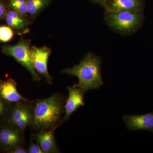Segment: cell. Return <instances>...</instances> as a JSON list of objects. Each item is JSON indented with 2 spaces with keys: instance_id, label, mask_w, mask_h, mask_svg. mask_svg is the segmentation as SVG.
I'll return each mask as SVG.
<instances>
[{
  "instance_id": "1",
  "label": "cell",
  "mask_w": 153,
  "mask_h": 153,
  "mask_svg": "<svg viewBox=\"0 0 153 153\" xmlns=\"http://www.w3.org/2000/svg\"><path fill=\"white\" fill-rule=\"evenodd\" d=\"M66 97L55 94L49 97L33 101V117L31 127L37 132L47 131L63 123Z\"/></svg>"
},
{
  "instance_id": "2",
  "label": "cell",
  "mask_w": 153,
  "mask_h": 153,
  "mask_svg": "<svg viewBox=\"0 0 153 153\" xmlns=\"http://www.w3.org/2000/svg\"><path fill=\"white\" fill-rule=\"evenodd\" d=\"M100 64V57L89 52L78 65L72 68H66L62 72L76 76L79 79L77 85L85 93L89 90L98 89L103 84Z\"/></svg>"
},
{
  "instance_id": "3",
  "label": "cell",
  "mask_w": 153,
  "mask_h": 153,
  "mask_svg": "<svg viewBox=\"0 0 153 153\" xmlns=\"http://www.w3.org/2000/svg\"><path fill=\"white\" fill-rule=\"evenodd\" d=\"M104 19L108 26L115 32L128 35L139 29L144 16L142 12H105Z\"/></svg>"
},
{
  "instance_id": "4",
  "label": "cell",
  "mask_w": 153,
  "mask_h": 153,
  "mask_svg": "<svg viewBox=\"0 0 153 153\" xmlns=\"http://www.w3.org/2000/svg\"><path fill=\"white\" fill-rule=\"evenodd\" d=\"M31 41L21 38L15 45H4L2 46V52L7 56L13 57L18 63L30 72L34 81H40L41 77L36 71L30 57Z\"/></svg>"
},
{
  "instance_id": "5",
  "label": "cell",
  "mask_w": 153,
  "mask_h": 153,
  "mask_svg": "<svg viewBox=\"0 0 153 153\" xmlns=\"http://www.w3.org/2000/svg\"><path fill=\"white\" fill-rule=\"evenodd\" d=\"M33 117V101L19 102L12 104L7 122L25 131L31 126Z\"/></svg>"
},
{
  "instance_id": "6",
  "label": "cell",
  "mask_w": 153,
  "mask_h": 153,
  "mask_svg": "<svg viewBox=\"0 0 153 153\" xmlns=\"http://www.w3.org/2000/svg\"><path fill=\"white\" fill-rule=\"evenodd\" d=\"M24 131L10 123L0 126V149L10 153L14 148L24 145Z\"/></svg>"
},
{
  "instance_id": "7",
  "label": "cell",
  "mask_w": 153,
  "mask_h": 153,
  "mask_svg": "<svg viewBox=\"0 0 153 153\" xmlns=\"http://www.w3.org/2000/svg\"><path fill=\"white\" fill-rule=\"evenodd\" d=\"M52 52L49 47L33 46L30 49V57L34 68L38 74L45 77L47 82L52 84V77L48 71V60Z\"/></svg>"
},
{
  "instance_id": "8",
  "label": "cell",
  "mask_w": 153,
  "mask_h": 153,
  "mask_svg": "<svg viewBox=\"0 0 153 153\" xmlns=\"http://www.w3.org/2000/svg\"><path fill=\"white\" fill-rule=\"evenodd\" d=\"M69 95L64 106L65 116L63 122L69 119L73 112L76 111L79 107L83 106L84 103V93L78 87L77 84H74L71 86L67 87Z\"/></svg>"
},
{
  "instance_id": "9",
  "label": "cell",
  "mask_w": 153,
  "mask_h": 153,
  "mask_svg": "<svg viewBox=\"0 0 153 153\" xmlns=\"http://www.w3.org/2000/svg\"><path fill=\"white\" fill-rule=\"evenodd\" d=\"M123 119L129 130H147L153 133V112L124 116Z\"/></svg>"
},
{
  "instance_id": "10",
  "label": "cell",
  "mask_w": 153,
  "mask_h": 153,
  "mask_svg": "<svg viewBox=\"0 0 153 153\" xmlns=\"http://www.w3.org/2000/svg\"><path fill=\"white\" fill-rule=\"evenodd\" d=\"M4 19L8 26L19 36L25 35L30 32V21L27 17L17 11L8 9Z\"/></svg>"
},
{
  "instance_id": "11",
  "label": "cell",
  "mask_w": 153,
  "mask_h": 153,
  "mask_svg": "<svg viewBox=\"0 0 153 153\" xmlns=\"http://www.w3.org/2000/svg\"><path fill=\"white\" fill-rule=\"evenodd\" d=\"M103 7L105 12H142V0H106Z\"/></svg>"
},
{
  "instance_id": "12",
  "label": "cell",
  "mask_w": 153,
  "mask_h": 153,
  "mask_svg": "<svg viewBox=\"0 0 153 153\" xmlns=\"http://www.w3.org/2000/svg\"><path fill=\"white\" fill-rule=\"evenodd\" d=\"M59 126H56L47 131L32 134L33 139L40 146L44 153L60 152L54 136V131Z\"/></svg>"
},
{
  "instance_id": "13",
  "label": "cell",
  "mask_w": 153,
  "mask_h": 153,
  "mask_svg": "<svg viewBox=\"0 0 153 153\" xmlns=\"http://www.w3.org/2000/svg\"><path fill=\"white\" fill-rule=\"evenodd\" d=\"M0 97L11 103L30 101L18 92L17 82L12 78L0 80Z\"/></svg>"
},
{
  "instance_id": "14",
  "label": "cell",
  "mask_w": 153,
  "mask_h": 153,
  "mask_svg": "<svg viewBox=\"0 0 153 153\" xmlns=\"http://www.w3.org/2000/svg\"><path fill=\"white\" fill-rule=\"evenodd\" d=\"M50 0H27L28 14L31 19H36L49 5Z\"/></svg>"
},
{
  "instance_id": "15",
  "label": "cell",
  "mask_w": 153,
  "mask_h": 153,
  "mask_svg": "<svg viewBox=\"0 0 153 153\" xmlns=\"http://www.w3.org/2000/svg\"><path fill=\"white\" fill-rule=\"evenodd\" d=\"M8 9L17 11L23 16L27 17V0H8Z\"/></svg>"
},
{
  "instance_id": "16",
  "label": "cell",
  "mask_w": 153,
  "mask_h": 153,
  "mask_svg": "<svg viewBox=\"0 0 153 153\" xmlns=\"http://www.w3.org/2000/svg\"><path fill=\"white\" fill-rule=\"evenodd\" d=\"M12 104L0 97V126L7 121Z\"/></svg>"
},
{
  "instance_id": "17",
  "label": "cell",
  "mask_w": 153,
  "mask_h": 153,
  "mask_svg": "<svg viewBox=\"0 0 153 153\" xmlns=\"http://www.w3.org/2000/svg\"><path fill=\"white\" fill-rule=\"evenodd\" d=\"M15 32L8 25H0V42L7 43L14 37Z\"/></svg>"
},
{
  "instance_id": "18",
  "label": "cell",
  "mask_w": 153,
  "mask_h": 153,
  "mask_svg": "<svg viewBox=\"0 0 153 153\" xmlns=\"http://www.w3.org/2000/svg\"><path fill=\"white\" fill-rule=\"evenodd\" d=\"M34 139L31 135L30 138V143L29 147L27 151L28 153H44V152L41 149L40 146L36 143H34Z\"/></svg>"
},
{
  "instance_id": "19",
  "label": "cell",
  "mask_w": 153,
  "mask_h": 153,
  "mask_svg": "<svg viewBox=\"0 0 153 153\" xmlns=\"http://www.w3.org/2000/svg\"><path fill=\"white\" fill-rule=\"evenodd\" d=\"M8 10L7 5L2 0H0V21L4 19Z\"/></svg>"
},
{
  "instance_id": "20",
  "label": "cell",
  "mask_w": 153,
  "mask_h": 153,
  "mask_svg": "<svg viewBox=\"0 0 153 153\" xmlns=\"http://www.w3.org/2000/svg\"><path fill=\"white\" fill-rule=\"evenodd\" d=\"M9 153H27V151L23 145L14 148Z\"/></svg>"
},
{
  "instance_id": "21",
  "label": "cell",
  "mask_w": 153,
  "mask_h": 153,
  "mask_svg": "<svg viewBox=\"0 0 153 153\" xmlns=\"http://www.w3.org/2000/svg\"><path fill=\"white\" fill-rule=\"evenodd\" d=\"M92 2L97 4L103 7L106 0H90Z\"/></svg>"
},
{
  "instance_id": "22",
  "label": "cell",
  "mask_w": 153,
  "mask_h": 153,
  "mask_svg": "<svg viewBox=\"0 0 153 153\" xmlns=\"http://www.w3.org/2000/svg\"><path fill=\"white\" fill-rule=\"evenodd\" d=\"M1 149H0V151H1Z\"/></svg>"
}]
</instances>
